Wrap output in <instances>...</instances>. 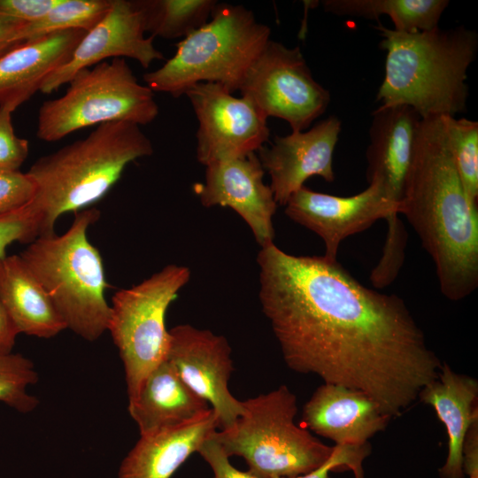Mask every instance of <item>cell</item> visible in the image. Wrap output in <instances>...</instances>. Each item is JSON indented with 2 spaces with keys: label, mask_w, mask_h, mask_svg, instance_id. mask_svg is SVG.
Returning a JSON list of instances; mask_svg holds the SVG:
<instances>
[{
  "label": "cell",
  "mask_w": 478,
  "mask_h": 478,
  "mask_svg": "<svg viewBox=\"0 0 478 478\" xmlns=\"http://www.w3.org/2000/svg\"><path fill=\"white\" fill-rule=\"evenodd\" d=\"M449 4L447 0H326L325 12L338 16L376 19L390 18L394 28L412 33L438 27L441 16Z\"/></svg>",
  "instance_id": "obj_24"
},
{
  "label": "cell",
  "mask_w": 478,
  "mask_h": 478,
  "mask_svg": "<svg viewBox=\"0 0 478 478\" xmlns=\"http://www.w3.org/2000/svg\"><path fill=\"white\" fill-rule=\"evenodd\" d=\"M390 419L366 393L324 382L304 405L301 427L335 445H362L383 431Z\"/></svg>",
  "instance_id": "obj_17"
},
{
  "label": "cell",
  "mask_w": 478,
  "mask_h": 478,
  "mask_svg": "<svg viewBox=\"0 0 478 478\" xmlns=\"http://www.w3.org/2000/svg\"><path fill=\"white\" fill-rule=\"evenodd\" d=\"M259 300L291 370L360 390L396 418L439 374L402 298L359 283L337 261L259 251Z\"/></svg>",
  "instance_id": "obj_1"
},
{
  "label": "cell",
  "mask_w": 478,
  "mask_h": 478,
  "mask_svg": "<svg viewBox=\"0 0 478 478\" xmlns=\"http://www.w3.org/2000/svg\"><path fill=\"white\" fill-rule=\"evenodd\" d=\"M213 432L202 443L197 451V453L212 468L213 478H259L250 471L243 472L236 469L213 436Z\"/></svg>",
  "instance_id": "obj_34"
},
{
  "label": "cell",
  "mask_w": 478,
  "mask_h": 478,
  "mask_svg": "<svg viewBox=\"0 0 478 478\" xmlns=\"http://www.w3.org/2000/svg\"><path fill=\"white\" fill-rule=\"evenodd\" d=\"M100 217L96 208L75 212L62 235L39 236L19 254L47 291L66 328L88 341L98 339L108 327L111 306L102 257L87 230Z\"/></svg>",
  "instance_id": "obj_5"
},
{
  "label": "cell",
  "mask_w": 478,
  "mask_h": 478,
  "mask_svg": "<svg viewBox=\"0 0 478 478\" xmlns=\"http://www.w3.org/2000/svg\"><path fill=\"white\" fill-rule=\"evenodd\" d=\"M85 31L72 29L24 41L0 53V106L14 110L40 90L71 58Z\"/></svg>",
  "instance_id": "obj_19"
},
{
  "label": "cell",
  "mask_w": 478,
  "mask_h": 478,
  "mask_svg": "<svg viewBox=\"0 0 478 478\" xmlns=\"http://www.w3.org/2000/svg\"><path fill=\"white\" fill-rule=\"evenodd\" d=\"M23 25L0 19V53L24 42L21 37Z\"/></svg>",
  "instance_id": "obj_37"
},
{
  "label": "cell",
  "mask_w": 478,
  "mask_h": 478,
  "mask_svg": "<svg viewBox=\"0 0 478 478\" xmlns=\"http://www.w3.org/2000/svg\"><path fill=\"white\" fill-rule=\"evenodd\" d=\"M40 235V220L29 204L14 212L0 215V258L6 256L15 242L30 243Z\"/></svg>",
  "instance_id": "obj_29"
},
{
  "label": "cell",
  "mask_w": 478,
  "mask_h": 478,
  "mask_svg": "<svg viewBox=\"0 0 478 478\" xmlns=\"http://www.w3.org/2000/svg\"><path fill=\"white\" fill-rule=\"evenodd\" d=\"M0 299L19 333L51 338L66 325L19 255L0 258Z\"/></svg>",
  "instance_id": "obj_23"
},
{
  "label": "cell",
  "mask_w": 478,
  "mask_h": 478,
  "mask_svg": "<svg viewBox=\"0 0 478 478\" xmlns=\"http://www.w3.org/2000/svg\"><path fill=\"white\" fill-rule=\"evenodd\" d=\"M145 32L166 39L184 38L211 18L215 0H139Z\"/></svg>",
  "instance_id": "obj_25"
},
{
  "label": "cell",
  "mask_w": 478,
  "mask_h": 478,
  "mask_svg": "<svg viewBox=\"0 0 478 478\" xmlns=\"http://www.w3.org/2000/svg\"><path fill=\"white\" fill-rule=\"evenodd\" d=\"M68 84L63 96L40 106L38 139L56 142L79 129L107 122L147 125L158 114L154 92L138 82L125 58L81 69Z\"/></svg>",
  "instance_id": "obj_8"
},
{
  "label": "cell",
  "mask_w": 478,
  "mask_h": 478,
  "mask_svg": "<svg viewBox=\"0 0 478 478\" xmlns=\"http://www.w3.org/2000/svg\"><path fill=\"white\" fill-rule=\"evenodd\" d=\"M166 359L181 381L214 411L218 428H228L244 413L233 397L228 381L234 370L227 340L210 330L181 324L169 330Z\"/></svg>",
  "instance_id": "obj_13"
},
{
  "label": "cell",
  "mask_w": 478,
  "mask_h": 478,
  "mask_svg": "<svg viewBox=\"0 0 478 478\" xmlns=\"http://www.w3.org/2000/svg\"><path fill=\"white\" fill-rule=\"evenodd\" d=\"M9 105L0 106V173L19 171L28 155V142L15 135Z\"/></svg>",
  "instance_id": "obj_30"
},
{
  "label": "cell",
  "mask_w": 478,
  "mask_h": 478,
  "mask_svg": "<svg viewBox=\"0 0 478 478\" xmlns=\"http://www.w3.org/2000/svg\"><path fill=\"white\" fill-rule=\"evenodd\" d=\"M452 159L468 200L478 206V122L443 117Z\"/></svg>",
  "instance_id": "obj_27"
},
{
  "label": "cell",
  "mask_w": 478,
  "mask_h": 478,
  "mask_svg": "<svg viewBox=\"0 0 478 478\" xmlns=\"http://www.w3.org/2000/svg\"><path fill=\"white\" fill-rule=\"evenodd\" d=\"M376 29L386 50L380 105H406L421 119L465 112L467 70L478 50L475 31L461 26L405 33L381 24Z\"/></svg>",
  "instance_id": "obj_3"
},
{
  "label": "cell",
  "mask_w": 478,
  "mask_h": 478,
  "mask_svg": "<svg viewBox=\"0 0 478 478\" xmlns=\"http://www.w3.org/2000/svg\"><path fill=\"white\" fill-rule=\"evenodd\" d=\"M342 123L329 116L307 131L275 136L271 147L262 146L258 158L271 178L270 188L277 204L285 205L293 193L312 176L335 181L333 156Z\"/></svg>",
  "instance_id": "obj_16"
},
{
  "label": "cell",
  "mask_w": 478,
  "mask_h": 478,
  "mask_svg": "<svg viewBox=\"0 0 478 478\" xmlns=\"http://www.w3.org/2000/svg\"><path fill=\"white\" fill-rule=\"evenodd\" d=\"M420 120L419 114L406 105H380L372 113L366 150L367 181L382 188L399 214Z\"/></svg>",
  "instance_id": "obj_18"
},
{
  "label": "cell",
  "mask_w": 478,
  "mask_h": 478,
  "mask_svg": "<svg viewBox=\"0 0 478 478\" xmlns=\"http://www.w3.org/2000/svg\"><path fill=\"white\" fill-rule=\"evenodd\" d=\"M371 453L369 443L362 445H335V451L329 459L315 470L293 477L277 478H331L329 472L351 470L354 478H365L363 462Z\"/></svg>",
  "instance_id": "obj_31"
},
{
  "label": "cell",
  "mask_w": 478,
  "mask_h": 478,
  "mask_svg": "<svg viewBox=\"0 0 478 478\" xmlns=\"http://www.w3.org/2000/svg\"><path fill=\"white\" fill-rule=\"evenodd\" d=\"M210 408L181 381L166 359L144 378L128 403V412L140 436L187 422Z\"/></svg>",
  "instance_id": "obj_22"
},
{
  "label": "cell",
  "mask_w": 478,
  "mask_h": 478,
  "mask_svg": "<svg viewBox=\"0 0 478 478\" xmlns=\"http://www.w3.org/2000/svg\"><path fill=\"white\" fill-rule=\"evenodd\" d=\"M19 331L0 299V355L12 353Z\"/></svg>",
  "instance_id": "obj_36"
},
{
  "label": "cell",
  "mask_w": 478,
  "mask_h": 478,
  "mask_svg": "<svg viewBox=\"0 0 478 478\" xmlns=\"http://www.w3.org/2000/svg\"><path fill=\"white\" fill-rule=\"evenodd\" d=\"M152 154V143L140 126L115 121L98 125L85 138L38 158L27 173L36 184L29 204L40 220L39 236L54 234L62 214L100 200L128 163Z\"/></svg>",
  "instance_id": "obj_4"
},
{
  "label": "cell",
  "mask_w": 478,
  "mask_h": 478,
  "mask_svg": "<svg viewBox=\"0 0 478 478\" xmlns=\"http://www.w3.org/2000/svg\"><path fill=\"white\" fill-rule=\"evenodd\" d=\"M144 33L143 12L137 1L112 0L104 18L86 32L70 59L44 81L40 91L52 93L68 83L80 70L110 58H133L148 68L164 56L155 48L154 37H145Z\"/></svg>",
  "instance_id": "obj_14"
},
{
  "label": "cell",
  "mask_w": 478,
  "mask_h": 478,
  "mask_svg": "<svg viewBox=\"0 0 478 478\" xmlns=\"http://www.w3.org/2000/svg\"><path fill=\"white\" fill-rule=\"evenodd\" d=\"M266 117L287 121L292 131H305L330 102L317 82L299 47L269 40L246 72L238 89Z\"/></svg>",
  "instance_id": "obj_11"
},
{
  "label": "cell",
  "mask_w": 478,
  "mask_h": 478,
  "mask_svg": "<svg viewBox=\"0 0 478 478\" xmlns=\"http://www.w3.org/2000/svg\"><path fill=\"white\" fill-rule=\"evenodd\" d=\"M187 266L168 265L112 298L107 330L123 362L128 399L144 378L166 359L170 343L166 312L190 278Z\"/></svg>",
  "instance_id": "obj_9"
},
{
  "label": "cell",
  "mask_w": 478,
  "mask_h": 478,
  "mask_svg": "<svg viewBox=\"0 0 478 478\" xmlns=\"http://www.w3.org/2000/svg\"><path fill=\"white\" fill-rule=\"evenodd\" d=\"M463 471L469 478H478V419L471 424L462 449Z\"/></svg>",
  "instance_id": "obj_35"
},
{
  "label": "cell",
  "mask_w": 478,
  "mask_h": 478,
  "mask_svg": "<svg viewBox=\"0 0 478 478\" xmlns=\"http://www.w3.org/2000/svg\"><path fill=\"white\" fill-rule=\"evenodd\" d=\"M433 259L445 297L478 287V206L467 198L449 148L443 117L421 119L400 203Z\"/></svg>",
  "instance_id": "obj_2"
},
{
  "label": "cell",
  "mask_w": 478,
  "mask_h": 478,
  "mask_svg": "<svg viewBox=\"0 0 478 478\" xmlns=\"http://www.w3.org/2000/svg\"><path fill=\"white\" fill-rule=\"evenodd\" d=\"M111 4L112 0H60L42 18L22 26V39L72 29L88 32L104 18Z\"/></svg>",
  "instance_id": "obj_26"
},
{
  "label": "cell",
  "mask_w": 478,
  "mask_h": 478,
  "mask_svg": "<svg viewBox=\"0 0 478 478\" xmlns=\"http://www.w3.org/2000/svg\"><path fill=\"white\" fill-rule=\"evenodd\" d=\"M265 170L256 152L206 166L204 183L194 191L205 207L228 206L249 225L262 247L274 243L273 216L277 208Z\"/></svg>",
  "instance_id": "obj_15"
},
{
  "label": "cell",
  "mask_w": 478,
  "mask_h": 478,
  "mask_svg": "<svg viewBox=\"0 0 478 478\" xmlns=\"http://www.w3.org/2000/svg\"><path fill=\"white\" fill-rule=\"evenodd\" d=\"M184 95L199 123L197 158L204 166L256 152L267 142V118L247 97L215 82L197 83Z\"/></svg>",
  "instance_id": "obj_12"
},
{
  "label": "cell",
  "mask_w": 478,
  "mask_h": 478,
  "mask_svg": "<svg viewBox=\"0 0 478 478\" xmlns=\"http://www.w3.org/2000/svg\"><path fill=\"white\" fill-rule=\"evenodd\" d=\"M285 206L289 218L322 239L323 257L328 260H336L338 248L345 238L366 230L381 219L388 221L382 258L387 262L404 258L406 233L397 218L399 211L378 184L369 183L365 190L351 197L315 192L303 186L291 195Z\"/></svg>",
  "instance_id": "obj_10"
},
{
  "label": "cell",
  "mask_w": 478,
  "mask_h": 478,
  "mask_svg": "<svg viewBox=\"0 0 478 478\" xmlns=\"http://www.w3.org/2000/svg\"><path fill=\"white\" fill-rule=\"evenodd\" d=\"M270 34L269 27L243 5L218 3L211 20L181 39L174 55L158 69L144 73L143 80L153 92L173 97L199 82L219 83L233 93Z\"/></svg>",
  "instance_id": "obj_6"
},
{
  "label": "cell",
  "mask_w": 478,
  "mask_h": 478,
  "mask_svg": "<svg viewBox=\"0 0 478 478\" xmlns=\"http://www.w3.org/2000/svg\"><path fill=\"white\" fill-rule=\"evenodd\" d=\"M60 0H0V19L27 24L42 18Z\"/></svg>",
  "instance_id": "obj_33"
},
{
  "label": "cell",
  "mask_w": 478,
  "mask_h": 478,
  "mask_svg": "<svg viewBox=\"0 0 478 478\" xmlns=\"http://www.w3.org/2000/svg\"><path fill=\"white\" fill-rule=\"evenodd\" d=\"M34 363L21 354L0 355V401L20 412H32L39 404L27 389L36 383Z\"/></svg>",
  "instance_id": "obj_28"
},
{
  "label": "cell",
  "mask_w": 478,
  "mask_h": 478,
  "mask_svg": "<svg viewBox=\"0 0 478 478\" xmlns=\"http://www.w3.org/2000/svg\"><path fill=\"white\" fill-rule=\"evenodd\" d=\"M216 429L217 417L210 408L187 422L140 436L122 460L118 478H171Z\"/></svg>",
  "instance_id": "obj_20"
},
{
  "label": "cell",
  "mask_w": 478,
  "mask_h": 478,
  "mask_svg": "<svg viewBox=\"0 0 478 478\" xmlns=\"http://www.w3.org/2000/svg\"><path fill=\"white\" fill-rule=\"evenodd\" d=\"M35 193V181L27 173L19 170L0 173V215L24 207Z\"/></svg>",
  "instance_id": "obj_32"
},
{
  "label": "cell",
  "mask_w": 478,
  "mask_h": 478,
  "mask_svg": "<svg viewBox=\"0 0 478 478\" xmlns=\"http://www.w3.org/2000/svg\"><path fill=\"white\" fill-rule=\"evenodd\" d=\"M478 382L443 362L438 376L420 390L418 400L435 409L448 436V454L440 478H465L462 449L466 433L478 419Z\"/></svg>",
  "instance_id": "obj_21"
},
{
  "label": "cell",
  "mask_w": 478,
  "mask_h": 478,
  "mask_svg": "<svg viewBox=\"0 0 478 478\" xmlns=\"http://www.w3.org/2000/svg\"><path fill=\"white\" fill-rule=\"evenodd\" d=\"M242 404L244 413L213 436L229 458H243L251 474L293 477L315 470L332 456L335 445H326L294 422L297 399L286 385Z\"/></svg>",
  "instance_id": "obj_7"
}]
</instances>
